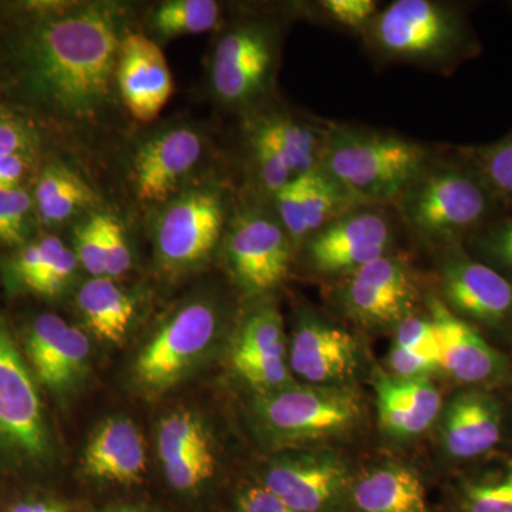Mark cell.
<instances>
[{"label":"cell","mask_w":512,"mask_h":512,"mask_svg":"<svg viewBox=\"0 0 512 512\" xmlns=\"http://www.w3.org/2000/svg\"><path fill=\"white\" fill-rule=\"evenodd\" d=\"M124 12L114 3L72 6L37 22L20 47L30 96L69 126H93L113 103Z\"/></svg>","instance_id":"1"},{"label":"cell","mask_w":512,"mask_h":512,"mask_svg":"<svg viewBox=\"0 0 512 512\" xmlns=\"http://www.w3.org/2000/svg\"><path fill=\"white\" fill-rule=\"evenodd\" d=\"M430 163L429 151L396 134L332 124L320 167L360 205L396 202Z\"/></svg>","instance_id":"2"},{"label":"cell","mask_w":512,"mask_h":512,"mask_svg":"<svg viewBox=\"0 0 512 512\" xmlns=\"http://www.w3.org/2000/svg\"><path fill=\"white\" fill-rule=\"evenodd\" d=\"M252 417L271 446L303 448L356 429L363 419V404L353 387L293 383L258 393Z\"/></svg>","instance_id":"3"},{"label":"cell","mask_w":512,"mask_h":512,"mask_svg":"<svg viewBox=\"0 0 512 512\" xmlns=\"http://www.w3.org/2000/svg\"><path fill=\"white\" fill-rule=\"evenodd\" d=\"M55 456L37 380L0 312V467L40 470Z\"/></svg>","instance_id":"4"},{"label":"cell","mask_w":512,"mask_h":512,"mask_svg":"<svg viewBox=\"0 0 512 512\" xmlns=\"http://www.w3.org/2000/svg\"><path fill=\"white\" fill-rule=\"evenodd\" d=\"M491 197L474 168L429 163L396 204L414 234L443 244L476 228L490 210Z\"/></svg>","instance_id":"5"},{"label":"cell","mask_w":512,"mask_h":512,"mask_svg":"<svg viewBox=\"0 0 512 512\" xmlns=\"http://www.w3.org/2000/svg\"><path fill=\"white\" fill-rule=\"evenodd\" d=\"M222 328V311L211 298L180 306L138 353L134 376L147 393L173 389L210 355Z\"/></svg>","instance_id":"6"},{"label":"cell","mask_w":512,"mask_h":512,"mask_svg":"<svg viewBox=\"0 0 512 512\" xmlns=\"http://www.w3.org/2000/svg\"><path fill=\"white\" fill-rule=\"evenodd\" d=\"M366 32L377 52L407 62H447L464 43L456 10L431 0H396L377 12Z\"/></svg>","instance_id":"7"},{"label":"cell","mask_w":512,"mask_h":512,"mask_svg":"<svg viewBox=\"0 0 512 512\" xmlns=\"http://www.w3.org/2000/svg\"><path fill=\"white\" fill-rule=\"evenodd\" d=\"M225 198L212 185L184 190L163 205L154 225L158 262L168 272H183L204 262L220 242Z\"/></svg>","instance_id":"8"},{"label":"cell","mask_w":512,"mask_h":512,"mask_svg":"<svg viewBox=\"0 0 512 512\" xmlns=\"http://www.w3.org/2000/svg\"><path fill=\"white\" fill-rule=\"evenodd\" d=\"M279 37L264 22L239 23L218 40L211 59V86L215 96L231 107L261 99L274 82Z\"/></svg>","instance_id":"9"},{"label":"cell","mask_w":512,"mask_h":512,"mask_svg":"<svg viewBox=\"0 0 512 512\" xmlns=\"http://www.w3.org/2000/svg\"><path fill=\"white\" fill-rule=\"evenodd\" d=\"M352 480L339 454L296 448L269 461L261 484L296 512H346Z\"/></svg>","instance_id":"10"},{"label":"cell","mask_w":512,"mask_h":512,"mask_svg":"<svg viewBox=\"0 0 512 512\" xmlns=\"http://www.w3.org/2000/svg\"><path fill=\"white\" fill-rule=\"evenodd\" d=\"M292 245L276 214L249 207L232 218L225 238V255L239 286L258 295L285 281Z\"/></svg>","instance_id":"11"},{"label":"cell","mask_w":512,"mask_h":512,"mask_svg":"<svg viewBox=\"0 0 512 512\" xmlns=\"http://www.w3.org/2000/svg\"><path fill=\"white\" fill-rule=\"evenodd\" d=\"M419 288L400 256L386 255L348 275L339 291L343 311L369 329L397 328L413 315Z\"/></svg>","instance_id":"12"},{"label":"cell","mask_w":512,"mask_h":512,"mask_svg":"<svg viewBox=\"0 0 512 512\" xmlns=\"http://www.w3.org/2000/svg\"><path fill=\"white\" fill-rule=\"evenodd\" d=\"M393 239V222L382 207L359 205L306 239L305 248L315 271L349 275L389 255Z\"/></svg>","instance_id":"13"},{"label":"cell","mask_w":512,"mask_h":512,"mask_svg":"<svg viewBox=\"0 0 512 512\" xmlns=\"http://www.w3.org/2000/svg\"><path fill=\"white\" fill-rule=\"evenodd\" d=\"M207 153V141L190 126L165 128L137 148L131 183L137 200L164 205L184 191Z\"/></svg>","instance_id":"14"},{"label":"cell","mask_w":512,"mask_h":512,"mask_svg":"<svg viewBox=\"0 0 512 512\" xmlns=\"http://www.w3.org/2000/svg\"><path fill=\"white\" fill-rule=\"evenodd\" d=\"M90 340L55 313L33 320L25 336L26 360L37 383L57 397L76 392L87 375Z\"/></svg>","instance_id":"15"},{"label":"cell","mask_w":512,"mask_h":512,"mask_svg":"<svg viewBox=\"0 0 512 512\" xmlns=\"http://www.w3.org/2000/svg\"><path fill=\"white\" fill-rule=\"evenodd\" d=\"M288 353L293 375L312 386H346L359 367L355 336L309 313L298 320Z\"/></svg>","instance_id":"16"},{"label":"cell","mask_w":512,"mask_h":512,"mask_svg":"<svg viewBox=\"0 0 512 512\" xmlns=\"http://www.w3.org/2000/svg\"><path fill=\"white\" fill-rule=\"evenodd\" d=\"M116 87L133 119L150 123L173 96V74L156 40L126 33L116 67Z\"/></svg>","instance_id":"17"},{"label":"cell","mask_w":512,"mask_h":512,"mask_svg":"<svg viewBox=\"0 0 512 512\" xmlns=\"http://www.w3.org/2000/svg\"><path fill=\"white\" fill-rule=\"evenodd\" d=\"M441 291L447 308L463 319L497 325L512 313L511 282L466 256H450L441 266Z\"/></svg>","instance_id":"18"},{"label":"cell","mask_w":512,"mask_h":512,"mask_svg":"<svg viewBox=\"0 0 512 512\" xmlns=\"http://www.w3.org/2000/svg\"><path fill=\"white\" fill-rule=\"evenodd\" d=\"M439 342L440 372L467 384L488 382L504 372V359L466 319L437 296L427 299Z\"/></svg>","instance_id":"19"},{"label":"cell","mask_w":512,"mask_h":512,"mask_svg":"<svg viewBox=\"0 0 512 512\" xmlns=\"http://www.w3.org/2000/svg\"><path fill=\"white\" fill-rule=\"evenodd\" d=\"M373 386L384 433L397 440L426 433L439 419L443 400L430 377H397L377 369Z\"/></svg>","instance_id":"20"},{"label":"cell","mask_w":512,"mask_h":512,"mask_svg":"<svg viewBox=\"0 0 512 512\" xmlns=\"http://www.w3.org/2000/svg\"><path fill=\"white\" fill-rule=\"evenodd\" d=\"M501 439L500 406L478 390L456 394L440 421V441L448 456L467 460L487 453Z\"/></svg>","instance_id":"21"},{"label":"cell","mask_w":512,"mask_h":512,"mask_svg":"<svg viewBox=\"0 0 512 512\" xmlns=\"http://www.w3.org/2000/svg\"><path fill=\"white\" fill-rule=\"evenodd\" d=\"M83 470L104 483H140L146 473V447L136 424L124 417L101 423L84 450Z\"/></svg>","instance_id":"22"},{"label":"cell","mask_w":512,"mask_h":512,"mask_svg":"<svg viewBox=\"0 0 512 512\" xmlns=\"http://www.w3.org/2000/svg\"><path fill=\"white\" fill-rule=\"evenodd\" d=\"M346 512H429L426 487L412 467H370L353 477Z\"/></svg>","instance_id":"23"},{"label":"cell","mask_w":512,"mask_h":512,"mask_svg":"<svg viewBox=\"0 0 512 512\" xmlns=\"http://www.w3.org/2000/svg\"><path fill=\"white\" fill-rule=\"evenodd\" d=\"M328 127H316L285 113L268 114L256 121L252 136L261 138L284 158L295 177L320 167Z\"/></svg>","instance_id":"24"},{"label":"cell","mask_w":512,"mask_h":512,"mask_svg":"<svg viewBox=\"0 0 512 512\" xmlns=\"http://www.w3.org/2000/svg\"><path fill=\"white\" fill-rule=\"evenodd\" d=\"M77 306L87 328L97 338L107 343L126 339L134 318V302L113 279H89L77 293Z\"/></svg>","instance_id":"25"},{"label":"cell","mask_w":512,"mask_h":512,"mask_svg":"<svg viewBox=\"0 0 512 512\" xmlns=\"http://www.w3.org/2000/svg\"><path fill=\"white\" fill-rule=\"evenodd\" d=\"M96 194L79 175L62 164H50L36 184L35 204L40 221L49 227L69 221L92 207Z\"/></svg>","instance_id":"26"},{"label":"cell","mask_w":512,"mask_h":512,"mask_svg":"<svg viewBox=\"0 0 512 512\" xmlns=\"http://www.w3.org/2000/svg\"><path fill=\"white\" fill-rule=\"evenodd\" d=\"M301 183L303 221L308 238L360 205L322 167L301 175Z\"/></svg>","instance_id":"27"},{"label":"cell","mask_w":512,"mask_h":512,"mask_svg":"<svg viewBox=\"0 0 512 512\" xmlns=\"http://www.w3.org/2000/svg\"><path fill=\"white\" fill-rule=\"evenodd\" d=\"M221 19V8L214 0H168L150 16V28L161 39L210 32Z\"/></svg>","instance_id":"28"},{"label":"cell","mask_w":512,"mask_h":512,"mask_svg":"<svg viewBox=\"0 0 512 512\" xmlns=\"http://www.w3.org/2000/svg\"><path fill=\"white\" fill-rule=\"evenodd\" d=\"M251 357H288L284 320L274 306L256 309L239 329L232 360Z\"/></svg>","instance_id":"29"},{"label":"cell","mask_w":512,"mask_h":512,"mask_svg":"<svg viewBox=\"0 0 512 512\" xmlns=\"http://www.w3.org/2000/svg\"><path fill=\"white\" fill-rule=\"evenodd\" d=\"M210 431L191 410H175L164 416L157 430V451L161 464L197 448L211 447Z\"/></svg>","instance_id":"30"},{"label":"cell","mask_w":512,"mask_h":512,"mask_svg":"<svg viewBox=\"0 0 512 512\" xmlns=\"http://www.w3.org/2000/svg\"><path fill=\"white\" fill-rule=\"evenodd\" d=\"M460 512H512V464L494 474L467 481L458 495Z\"/></svg>","instance_id":"31"},{"label":"cell","mask_w":512,"mask_h":512,"mask_svg":"<svg viewBox=\"0 0 512 512\" xmlns=\"http://www.w3.org/2000/svg\"><path fill=\"white\" fill-rule=\"evenodd\" d=\"M470 157L491 195L512 201V136L477 148Z\"/></svg>","instance_id":"32"},{"label":"cell","mask_w":512,"mask_h":512,"mask_svg":"<svg viewBox=\"0 0 512 512\" xmlns=\"http://www.w3.org/2000/svg\"><path fill=\"white\" fill-rule=\"evenodd\" d=\"M235 372L258 393L275 392L293 384L288 357H251L232 360Z\"/></svg>","instance_id":"33"},{"label":"cell","mask_w":512,"mask_h":512,"mask_svg":"<svg viewBox=\"0 0 512 512\" xmlns=\"http://www.w3.org/2000/svg\"><path fill=\"white\" fill-rule=\"evenodd\" d=\"M106 214H93L74 231V254L93 278L106 276Z\"/></svg>","instance_id":"34"},{"label":"cell","mask_w":512,"mask_h":512,"mask_svg":"<svg viewBox=\"0 0 512 512\" xmlns=\"http://www.w3.org/2000/svg\"><path fill=\"white\" fill-rule=\"evenodd\" d=\"M32 198L25 190L0 191V245L18 247L29 232Z\"/></svg>","instance_id":"35"},{"label":"cell","mask_w":512,"mask_h":512,"mask_svg":"<svg viewBox=\"0 0 512 512\" xmlns=\"http://www.w3.org/2000/svg\"><path fill=\"white\" fill-rule=\"evenodd\" d=\"M392 348L403 350L436 363L440 369L439 342H437L436 328L430 318L410 315L396 328Z\"/></svg>","instance_id":"36"},{"label":"cell","mask_w":512,"mask_h":512,"mask_svg":"<svg viewBox=\"0 0 512 512\" xmlns=\"http://www.w3.org/2000/svg\"><path fill=\"white\" fill-rule=\"evenodd\" d=\"M37 147L39 134L32 121L0 104V157L13 154L33 156Z\"/></svg>","instance_id":"37"},{"label":"cell","mask_w":512,"mask_h":512,"mask_svg":"<svg viewBox=\"0 0 512 512\" xmlns=\"http://www.w3.org/2000/svg\"><path fill=\"white\" fill-rule=\"evenodd\" d=\"M64 248L66 245L59 238L46 237L20 249L13 266L20 284L29 288L36 279L45 274Z\"/></svg>","instance_id":"38"},{"label":"cell","mask_w":512,"mask_h":512,"mask_svg":"<svg viewBox=\"0 0 512 512\" xmlns=\"http://www.w3.org/2000/svg\"><path fill=\"white\" fill-rule=\"evenodd\" d=\"M251 148L256 174H258L262 187L269 194L274 195L286 184L295 180L296 177L285 163L284 158L279 156L274 148L266 144L264 140L251 134Z\"/></svg>","instance_id":"39"},{"label":"cell","mask_w":512,"mask_h":512,"mask_svg":"<svg viewBox=\"0 0 512 512\" xmlns=\"http://www.w3.org/2000/svg\"><path fill=\"white\" fill-rule=\"evenodd\" d=\"M319 8L342 28L365 32L377 15V3L373 0H323Z\"/></svg>","instance_id":"40"},{"label":"cell","mask_w":512,"mask_h":512,"mask_svg":"<svg viewBox=\"0 0 512 512\" xmlns=\"http://www.w3.org/2000/svg\"><path fill=\"white\" fill-rule=\"evenodd\" d=\"M104 234H106V276L119 278L127 274L131 268V251L126 232L113 215L104 218Z\"/></svg>","instance_id":"41"},{"label":"cell","mask_w":512,"mask_h":512,"mask_svg":"<svg viewBox=\"0 0 512 512\" xmlns=\"http://www.w3.org/2000/svg\"><path fill=\"white\" fill-rule=\"evenodd\" d=\"M77 265H79V261H77L74 251L64 248L45 274L29 286V291L39 293L42 296H50V298L59 295L72 281Z\"/></svg>","instance_id":"42"},{"label":"cell","mask_w":512,"mask_h":512,"mask_svg":"<svg viewBox=\"0 0 512 512\" xmlns=\"http://www.w3.org/2000/svg\"><path fill=\"white\" fill-rule=\"evenodd\" d=\"M235 512H296L261 483L247 484L235 495Z\"/></svg>","instance_id":"43"},{"label":"cell","mask_w":512,"mask_h":512,"mask_svg":"<svg viewBox=\"0 0 512 512\" xmlns=\"http://www.w3.org/2000/svg\"><path fill=\"white\" fill-rule=\"evenodd\" d=\"M32 160L33 156L26 154L0 157V191L20 190Z\"/></svg>","instance_id":"44"},{"label":"cell","mask_w":512,"mask_h":512,"mask_svg":"<svg viewBox=\"0 0 512 512\" xmlns=\"http://www.w3.org/2000/svg\"><path fill=\"white\" fill-rule=\"evenodd\" d=\"M485 247L495 258L512 268V217L501 222L488 234Z\"/></svg>","instance_id":"45"},{"label":"cell","mask_w":512,"mask_h":512,"mask_svg":"<svg viewBox=\"0 0 512 512\" xmlns=\"http://www.w3.org/2000/svg\"><path fill=\"white\" fill-rule=\"evenodd\" d=\"M3 512H72L69 505L52 497H29L9 504Z\"/></svg>","instance_id":"46"},{"label":"cell","mask_w":512,"mask_h":512,"mask_svg":"<svg viewBox=\"0 0 512 512\" xmlns=\"http://www.w3.org/2000/svg\"><path fill=\"white\" fill-rule=\"evenodd\" d=\"M90 512H158L153 508L146 507V505L137 504H114L107 505V507L99 508Z\"/></svg>","instance_id":"47"}]
</instances>
